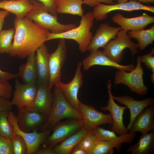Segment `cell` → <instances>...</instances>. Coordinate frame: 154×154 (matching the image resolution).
I'll use <instances>...</instances> for the list:
<instances>
[{
	"mask_svg": "<svg viewBox=\"0 0 154 154\" xmlns=\"http://www.w3.org/2000/svg\"><path fill=\"white\" fill-rule=\"evenodd\" d=\"M154 50L152 48L149 54H145L141 56L140 59L142 62L145 63V66L149 70H151L153 74H154Z\"/></svg>",
	"mask_w": 154,
	"mask_h": 154,
	"instance_id": "36",
	"label": "cell"
},
{
	"mask_svg": "<svg viewBox=\"0 0 154 154\" xmlns=\"http://www.w3.org/2000/svg\"><path fill=\"white\" fill-rule=\"evenodd\" d=\"M12 91L11 85L8 81L2 82L0 78V96L9 99Z\"/></svg>",
	"mask_w": 154,
	"mask_h": 154,
	"instance_id": "37",
	"label": "cell"
},
{
	"mask_svg": "<svg viewBox=\"0 0 154 154\" xmlns=\"http://www.w3.org/2000/svg\"><path fill=\"white\" fill-rule=\"evenodd\" d=\"M11 140L14 154H27V145L21 136L15 135Z\"/></svg>",
	"mask_w": 154,
	"mask_h": 154,
	"instance_id": "34",
	"label": "cell"
},
{
	"mask_svg": "<svg viewBox=\"0 0 154 154\" xmlns=\"http://www.w3.org/2000/svg\"><path fill=\"white\" fill-rule=\"evenodd\" d=\"M82 65L81 62L78 63L74 77L70 82L65 84L60 81L55 85L60 88L65 98L70 104L81 113L80 100L78 98V94L79 89L83 84V75L81 71Z\"/></svg>",
	"mask_w": 154,
	"mask_h": 154,
	"instance_id": "12",
	"label": "cell"
},
{
	"mask_svg": "<svg viewBox=\"0 0 154 154\" xmlns=\"http://www.w3.org/2000/svg\"><path fill=\"white\" fill-rule=\"evenodd\" d=\"M121 27H115L110 26L108 23H102L97 30L88 47L87 50L90 52L100 48H104L110 41L114 39Z\"/></svg>",
	"mask_w": 154,
	"mask_h": 154,
	"instance_id": "18",
	"label": "cell"
},
{
	"mask_svg": "<svg viewBox=\"0 0 154 154\" xmlns=\"http://www.w3.org/2000/svg\"><path fill=\"white\" fill-rule=\"evenodd\" d=\"M154 105H151L144 108L136 117L128 133L140 131L146 134L154 131Z\"/></svg>",
	"mask_w": 154,
	"mask_h": 154,
	"instance_id": "21",
	"label": "cell"
},
{
	"mask_svg": "<svg viewBox=\"0 0 154 154\" xmlns=\"http://www.w3.org/2000/svg\"><path fill=\"white\" fill-rule=\"evenodd\" d=\"M12 109V105L9 99L0 96V113L3 111L9 112Z\"/></svg>",
	"mask_w": 154,
	"mask_h": 154,
	"instance_id": "39",
	"label": "cell"
},
{
	"mask_svg": "<svg viewBox=\"0 0 154 154\" xmlns=\"http://www.w3.org/2000/svg\"><path fill=\"white\" fill-rule=\"evenodd\" d=\"M30 1L33 4L34 8L27 14L26 17L40 26L50 31L51 33H61L77 27L74 24L60 23L58 21L57 17L50 14L41 3L35 0Z\"/></svg>",
	"mask_w": 154,
	"mask_h": 154,
	"instance_id": "4",
	"label": "cell"
},
{
	"mask_svg": "<svg viewBox=\"0 0 154 154\" xmlns=\"http://www.w3.org/2000/svg\"><path fill=\"white\" fill-rule=\"evenodd\" d=\"M117 10L128 11L143 10L154 13V6L143 5L139 1L130 0L129 2L113 5L100 3L94 7L92 13L96 21H101L106 19L110 12Z\"/></svg>",
	"mask_w": 154,
	"mask_h": 154,
	"instance_id": "10",
	"label": "cell"
},
{
	"mask_svg": "<svg viewBox=\"0 0 154 154\" xmlns=\"http://www.w3.org/2000/svg\"><path fill=\"white\" fill-rule=\"evenodd\" d=\"M112 20L127 32L135 31L144 29L148 25L154 23V17L145 13L138 17L129 18L117 13L112 16Z\"/></svg>",
	"mask_w": 154,
	"mask_h": 154,
	"instance_id": "17",
	"label": "cell"
},
{
	"mask_svg": "<svg viewBox=\"0 0 154 154\" xmlns=\"http://www.w3.org/2000/svg\"><path fill=\"white\" fill-rule=\"evenodd\" d=\"M84 124L83 119L69 118L64 121H60L54 127L52 133L42 144L44 146L53 149L59 143L77 132Z\"/></svg>",
	"mask_w": 154,
	"mask_h": 154,
	"instance_id": "7",
	"label": "cell"
},
{
	"mask_svg": "<svg viewBox=\"0 0 154 154\" xmlns=\"http://www.w3.org/2000/svg\"><path fill=\"white\" fill-rule=\"evenodd\" d=\"M122 143L119 142L98 140L95 143L88 154H112L114 148L117 151L121 150Z\"/></svg>",
	"mask_w": 154,
	"mask_h": 154,
	"instance_id": "30",
	"label": "cell"
},
{
	"mask_svg": "<svg viewBox=\"0 0 154 154\" xmlns=\"http://www.w3.org/2000/svg\"><path fill=\"white\" fill-rule=\"evenodd\" d=\"M114 100L125 105L130 112V121L127 128V130L131 127L134 121L139 114L145 108L154 103V99L152 97L140 100L134 99L133 97L125 95L115 96L112 95Z\"/></svg>",
	"mask_w": 154,
	"mask_h": 154,
	"instance_id": "20",
	"label": "cell"
},
{
	"mask_svg": "<svg viewBox=\"0 0 154 154\" xmlns=\"http://www.w3.org/2000/svg\"><path fill=\"white\" fill-rule=\"evenodd\" d=\"M98 140L92 129L89 131L88 133L84 137L77 145L82 149L88 154L96 142Z\"/></svg>",
	"mask_w": 154,
	"mask_h": 154,
	"instance_id": "33",
	"label": "cell"
},
{
	"mask_svg": "<svg viewBox=\"0 0 154 154\" xmlns=\"http://www.w3.org/2000/svg\"><path fill=\"white\" fill-rule=\"evenodd\" d=\"M36 154H57L53 150V149L43 146V147L39 149L35 153Z\"/></svg>",
	"mask_w": 154,
	"mask_h": 154,
	"instance_id": "42",
	"label": "cell"
},
{
	"mask_svg": "<svg viewBox=\"0 0 154 154\" xmlns=\"http://www.w3.org/2000/svg\"><path fill=\"white\" fill-rule=\"evenodd\" d=\"M7 119L13 127L15 134L20 135L25 141L27 148V154L35 153L50 133L49 131L38 132L35 131L29 133L23 131L18 126L17 116L11 111L9 112Z\"/></svg>",
	"mask_w": 154,
	"mask_h": 154,
	"instance_id": "8",
	"label": "cell"
},
{
	"mask_svg": "<svg viewBox=\"0 0 154 154\" xmlns=\"http://www.w3.org/2000/svg\"><path fill=\"white\" fill-rule=\"evenodd\" d=\"M30 0H3L0 1V8L12 13L19 18L26 16L34 8Z\"/></svg>",
	"mask_w": 154,
	"mask_h": 154,
	"instance_id": "24",
	"label": "cell"
},
{
	"mask_svg": "<svg viewBox=\"0 0 154 154\" xmlns=\"http://www.w3.org/2000/svg\"><path fill=\"white\" fill-rule=\"evenodd\" d=\"M112 1H117L118 3H122L127 2L129 0H136L144 3L150 5L149 3H154V0H112Z\"/></svg>",
	"mask_w": 154,
	"mask_h": 154,
	"instance_id": "45",
	"label": "cell"
},
{
	"mask_svg": "<svg viewBox=\"0 0 154 154\" xmlns=\"http://www.w3.org/2000/svg\"><path fill=\"white\" fill-rule=\"evenodd\" d=\"M15 88L11 102L12 106H16L18 109L30 105L34 100L38 90L37 84H22L18 79L15 80Z\"/></svg>",
	"mask_w": 154,
	"mask_h": 154,
	"instance_id": "16",
	"label": "cell"
},
{
	"mask_svg": "<svg viewBox=\"0 0 154 154\" xmlns=\"http://www.w3.org/2000/svg\"><path fill=\"white\" fill-rule=\"evenodd\" d=\"M18 77L17 74H12L7 72H4L0 69V78L1 81L5 82L15 78Z\"/></svg>",
	"mask_w": 154,
	"mask_h": 154,
	"instance_id": "41",
	"label": "cell"
},
{
	"mask_svg": "<svg viewBox=\"0 0 154 154\" xmlns=\"http://www.w3.org/2000/svg\"><path fill=\"white\" fill-rule=\"evenodd\" d=\"M13 25L15 33L9 55L24 59L35 52L46 41L50 32L26 16L16 17Z\"/></svg>",
	"mask_w": 154,
	"mask_h": 154,
	"instance_id": "1",
	"label": "cell"
},
{
	"mask_svg": "<svg viewBox=\"0 0 154 154\" xmlns=\"http://www.w3.org/2000/svg\"><path fill=\"white\" fill-rule=\"evenodd\" d=\"M53 100L52 108L47 119L39 132L51 131L55 125L64 119H83L82 116L70 104L60 88L54 86Z\"/></svg>",
	"mask_w": 154,
	"mask_h": 154,
	"instance_id": "2",
	"label": "cell"
},
{
	"mask_svg": "<svg viewBox=\"0 0 154 154\" xmlns=\"http://www.w3.org/2000/svg\"><path fill=\"white\" fill-rule=\"evenodd\" d=\"M83 4H86L92 7H95L102 3L109 4L110 5L115 4L112 0H82Z\"/></svg>",
	"mask_w": 154,
	"mask_h": 154,
	"instance_id": "40",
	"label": "cell"
},
{
	"mask_svg": "<svg viewBox=\"0 0 154 154\" xmlns=\"http://www.w3.org/2000/svg\"><path fill=\"white\" fill-rule=\"evenodd\" d=\"M15 33L14 28L0 32V54H9L12 46V40Z\"/></svg>",
	"mask_w": 154,
	"mask_h": 154,
	"instance_id": "31",
	"label": "cell"
},
{
	"mask_svg": "<svg viewBox=\"0 0 154 154\" xmlns=\"http://www.w3.org/2000/svg\"><path fill=\"white\" fill-rule=\"evenodd\" d=\"M140 56L137 59L135 68L129 72L123 70H119L115 74L114 83L115 84H121L128 86L130 91L139 95L147 94L148 87L144 83L143 75V69L142 66Z\"/></svg>",
	"mask_w": 154,
	"mask_h": 154,
	"instance_id": "5",
	"label": "cell"
},
{
	"mask_svg": "<svg viewBox=\"0 0 154 154\" xmlns=\"http://www.w3.org/2000/svg\"><path fill=\"white\" fill-rule=\"evenodd\" d=\"M82 63L84 70H87L95 65L110 66L119 70L130 71L135 67L133 64L125 66L121 65L111 59L98 49L91 52L89 56L83 60Z\"/></svg>",
	"mask_w": 154,
	"mask_h": 154,
	"instance_id": "19",
	"label": "cell"
},
{
	"mask_svg": "<svg viewBox=\"0 0 154 154\" xmlns=\"http://www.w3.org/2000/svg\"><path fill=\"white\" fill-rule=\"evenodd\" d=\"M0 154H14L11 139L0 135Z\"/></svg>",
	"mask_w": 154,
	"mask_h": 154,
	"instance_id": "35",
	"label": "cell"
},
{
	"mask_svg": "<svg viewBox=\"0 0 154 154\" xmlns=\"http://www.w3.org/2000/svg\"><path fill=\"white\" fill-rule=\"evenodd\" d=\"M37 92L33 102L25 107L32 111L40 112L48 118L52 108L53 100V93L48 86V84L37 85Z\"/></svg>",
	"mask_w": 154,
	"mask_h": 154,
	"instance_id": "15",
	"label": "cell"
},
{
	"mask_svg": "<svg viewBox=\"0 0 154 154\" xmlns=\"http://www.w3.org/2000/svg\"><path fill=\"white\" fill-rule=\"evenodd\" d=\"M130 37L136 39L138 42L139 48L141 50H144L149 44H152L154 40V26L146 30L127 32Z\"/></svg>",
	"mask_w": 154,
	"mask_h": 154,
	"instance_id": "29",
	"label": "cell"
},
{
	"mask_svg": "<svg viewBox=\"0 0 154 154\" xmlns=\"http://www.w3.org/2000/svg\"><path fill=\"white\" fill-rule=\"evenodd\" d=\"M10 13L9 12L5 10H0V32L2 30L5 18L9 15Z\"/></svg>",
	"mask_w": 154,
	"mask_h": 154,
	"instance_id": "43",
	"label": "cell"
},
{
	"mask_svg": "<svg viewBox=\"0 0 154 154\" xmlns=\"http://www.w3.org/2000/svg\"><path fill=\"white\" fill-rule=\"evenodd\" d=\"M81 18L79 26L73 29L59 34L49 32L46 41L58 38L72 39L78 43L81 52L86 51L93 37L90 30L93 27L94 18L91 12L86 13Z\"/></svg>",
	"mask_w": 154,
	"mask_h": 154,
	"instance_id": "3",
	"label": "cell"
},
{
	"mask_svg": "<svg viewBox=\"0 0 154 154\" xmlns=\"http://www.w3.org/2000/svg\"><path fill=\"white\" fill-rule=\"evenodd\" d=\"M126 48L130 49L133 60L138 52V45L132 42L127 31L122 29L119 31L116 38L104 47L102 52L111 59L119 63L122 60L124 50Z\"/></svg>",
	"mask_w": 154,
	"mask_h": 154,
	"instance_id": "6",
	"label": "cell"
},
{
	"mask_svg": "<svg viewBox=\"0 0 154 154\" xmlns=\"http://www.w3.org/2000/svg\"><path fill=\"white\" fill-rule=\"evenodd\" d=\"M98 140L119 142L121 143H131L136 135L135 133L130 132L124 135L117 136L116 133L103 128L96 127L92 129Z\"/></svg>",
	"mask_w": 154,
	"mask_h": 154,
	"instance_id": "26",
	"label": "cell"
},
{
	"mask_svg": "<svg viewBox=\"0 0 154 154\" xmlns=\"http://www.w3.org/2000/svg\"><path fill=\"white\" fill-rule=\"evenodd\" d=\"M126 152L132 154H153L154 153V131L141 134L139 140L134 145H130Z\"/></svg>",
	"mask_w": 154,
	"mask_h": 154,
	"instance_id": "25",
	"label": "cell"
},
{
	"mask_svg": "<svg viewBox=\"0 0 154 154\" xmlns=\"http://www.w3.org/2000/svg\"><path fill=\"white\" fill-rule=\"evenodd\" d=\"M107 87L109 98L108 101V105L102 107L101 110L109 111L112 115L113 123L112 124L111 130L117 135L122 136L128 133V130L125 127L123 121V115L124 111L127 108L125 106H121L114 101L111 92V81L110 79L107 83Z\"/></svg>",
	"mask_w": 154,
	"mask_h": 154,
	"instance_id": "13",
	"label": "cell"
},
{
	"mask_svg": "<svg viewBox=\"0 0 154 154\" xmlns=\"http://www.w3.org/2000/svg\"><path fill=\"white\" fill-rule=\"evenodd\" d=\"M35 52L30 54L27 57L26 63L21 64L17 74L24 84H37L38 74L36 64Z\"/></svg>",
	"mask_w": 154,
	"mask_h": 154,
	"instance_id": "23",
	"label": "cell"
},
{
	"mask_svg": "<svg viewBox=\"0 0 154 154\" xmlns=\"http://www.w3.org/2000/svg\"><path fill=\"white\" fill-rule=\"evenodd\" d=\"M9 112L5 111L0 113V135L11 139L15 135L13 127L8 120Z\"/></svg>",
	"mask_w": 154,
	"mask_h": 154,
	"instance_id": "32",
	"label": "cell"
},
{
	"mask_svg": "<svg viewBox=\"0 0 154 154\" xmlns=\"http://www.w3.org/2000/svg\"><path fill=\"white\" fill-rule=\"evenodd\" d=\"M89 131L83 127L76 133L55 146L53 150L57 154H69L71 150Z\"/></svg>",
	"mask_w": 154,
	"mask_h": 154,
	"instance_id": "27",
	"label": "cell"
},
{
	"mask_svg": "<svg viewBox=\"0 0 154 154\" xmlns=\"http://www.w3.org/2000/svg\"><path fill=\"white\" fill-rule=\"evenodd\" d=\"M69 154H86V153L76 145L71 150Z\"/></svg>",
	"mask_w": 154,
	"mask_h": 154,
	"instance_id": "44",
	"label": "cell"
},
{
	"mask_svg": "<svg viewBox=\"0 0 154 154\" xmlns=\"http://www.w3.org/2000/svg\"><path fill=\"white\" fill-rule=\"evenodd\" d=\"M36 64L38 74L37 85L48 84L49 77V57L50 54L44 43L36 50Z\"/></svg>",
	"mask_w": 154,
	"mask_h": 154,
	"instance_id": "22",
	"label": "cell"
},
{
	"mask_svg": "<svg viewBox=\"0 0 154 154\" xmlns=\"http://www.w3.org/2000/svg\"><path fill=\"white\" fill-rule=\"evenodd\" d=\"M17 116L20 129L26 133L38 131L46 122L47 118L42 113L23 107L18 108Z\"/></svg>",
	"mask_w": 154,
	"mask_h": 154,
	"instance_id": "11",
	"label": "cell"
},
{
	"mask_svg": "<svg viewBox=\"0 0 154 154\" xmlns=\"http://www.w3.org/2000/svg\"><path fill=\"white\" fill-rule=\"evenodd\" d=\"M66 53L65 39H60L57 49L49 55L48 86L50 90L54 85L61 81V70L66 58Z\"/></svg>",
	"mask_w": 154,
	"mask_h": 154,
	"instance_id": "9",
	"label": "cell"
},
{
	"mask_svg": "<svg viewBox=\"0 0 154 154\" xmlns=\"http://www.w3.org/2000/svg\"><path fill=\"white\" fill-rule=\"evenodd\" d=\"M81 113L84 121L83 127L89 131L102 124H112L113 119L110 114H104L98 111L94 107L79 102Z\"/></svg>",
	"mask_w": 154,
	"mask_h": 154,
	"instance_id": "14",
	"label": "cell"
},
{
	"mask_svg": "<svg viewBox=\"0 0 154 154\" xmlns=\"http://www.w3.org/2000/svg\"><path fill=\"white\" fill-rule=\"evenodd\" d=\"M82 0H57L58 14H68L78 15L81 17L84 14Z\"/></svg>",
	"mask_w": 154,
	"mask_h": 154,
	"instance_id": "28",
	"label": "cell"
},
{
	"mask_svg": "<svg viewBox=\"0 0 154 154\" xmlns=\"http://www.w3.org/2000/svg\"><path fill=\"white\" fill-rule=\"evenodd\" d=\"M41 3L51 15L57 17V0H35Z\"/></svg>",
	"mask_w": 154,
	"mask_h": 154,
	"instance_id": "38",
	"label": "cell"
}]
</instances>
